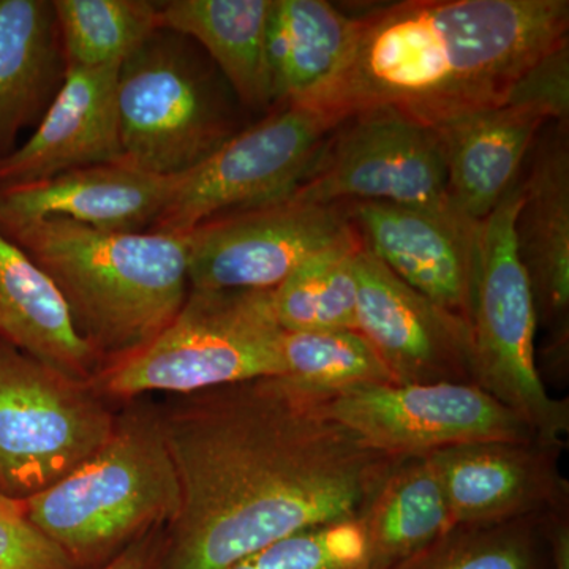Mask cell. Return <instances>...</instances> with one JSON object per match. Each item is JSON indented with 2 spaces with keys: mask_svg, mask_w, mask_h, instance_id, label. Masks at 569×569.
<instances>
[{
  "mask_svg": "<svg viewBox=\"0 0 569 569\" xmlns=\"http://www.w3.org/2000/svg\"><path fill=\"white\" fill-rule=\"evenodd\" d=\"M29 519L78 568L108 563L173 520L179 485L157 407L127 408L102 447L24 501Z\"/></svg>",
  "mask_w": 569,
  "mask_h": 569,
  "instance_id": "obj_4",
  "label": "cell"
},
{
  "mask_svg": "<svg viewBox=\"0 0 569 569\" xmlns=\"http://www.w3.org/2000/svg\"><path fill=\"white\" fill-rule=\"evenodd\" d=\"M236 104L194 41L157 29L119 69L121 163L149 174L187 173L244 129Z\"/></svg>",
  "mask_w": 569,
  "mask_h": 569,
  "instance_id": "obj_6",
  "label": "cell"
},
{
  "mask_svg": "<svg viewBox=\"0 0 569 569\" xmlns=\"http://www.w3.org/2000/svg\"><path fill=\"white\" fill-rule=\"evenodd\" d=\"M0 231L50 276L102 367L148 346L189 295L186 234L110 233L59 217Z\"/></svg>",
  "mask_w": 569,
  "mask_h": 569,
  "instance_id": "obj_3",
  "label": "cell"
},
{
  "mask_svg": "<svg viewBox=\"0 0 569 569\" xmlns=\"http://www.w3.org/2000/svg\"><path fill=\"white\" fill-rule=\"evenodd\" d=\"M522 181L478 224L470 321L475 385L509 408L542 443L565 448L568 400L553 399L539 376L538 318L516 242Z\"/></svg>",
  "mask_w": 569,
  "mask_h": 569,
  "instance_id": "obj_7",
  "label": "cell"
},
{
  "mask_svg": "<svg viewBox=\"0 0 569 569\" xmlns=\"http://www.w3.org/2000/svg\"><path fill=\"white\" fill-rule=\"evenodd\" d=\"M370 569H388L456 527L447 497L427 458L391 468L359 516Z\"/></svg>",
  "mask_w": 569,
  "mask_h": 569,
  "instance_id": "obj_24",
  "label": "cell"
},
{
  "mask_svg": "<svg viewBox=\"0 0 569 569\" xmlns=\"http://www.w3.org/2000/svg\"><path fill=\"white\" fill-rule=\"evenodd\" d=\"M290 198L310 204L359 201L456 211L436 132L388 110L359 112L340 122Z\"/></svg>",
  "mask_w": 569,
  "mask_h": 569,
  "instance_id": "obj_10",
  "label": "cell"
},
{
  "mask_svg": "<svg viewBox=\"0 0 569 569\" xmlns=\"http://www.w3.org/2000/svg\"><path fill=\"white\" fill-rule=\"evenodd\" d=\"M163 530L156 529L127 546L108 563L97 569H159L162 556Z\"/></svg>",
  "mask_w": 569,
  "mask_h": 569,
  "instance_id": "obj_32",
  "label": "cell"
},
{
  "mask_svg": "<svg viewBox=\"0 0 569 569\" xmlns=\"http://www.w3.org/2000/svg\"><path fill=\"white\" fill-rule=\"evenodd\" d=\"M546 123L535 112L505 103L430 127L440 141L456 211L475 223L488 219L519 181Z\"/></svg>",
  "mask_w": 569,
  "mask_h": 569,
  "instance_id": "obj_19",
  "label": "cell"
},
{
  "mask_svg": "<svg viewBox=\"0 0 569 569\" xmlns=\"http://www.w3.org/2000/svg\"><path fill=\"white\" fill-rule=\"evenodd\" d=\"M518 252L546 331V361L567 372L569 353V142L568 122L546 134L522 181L516 219Z\"/></svg>",
  "mask_w": 569,
  "mask_h": 569,
  "instance_id": "obj_16",
  "label": "cell"
},
{
  "mask_svg": "<svg viewBox=\"0 0 569 569\" xmlns=\"http://www.w3.org/2000/svg\"><path fill=\"white\" fill-rule=\"evenodd\" d=\"M116 417L88 383L0 339V493L29 500L91 458Z\"/></svg>",
  "mask_w": 569,
  "mask_h": 569,
  "instance_id": "obj_8",
  "label": "cell"
},
{
  "mask_svg": "<svg viewBox=\"0 0 569 569\" xmlns=\"http://www.w3.org/2000/svg\"><path fill=\"white\" fill-rule=\"evenodd\" d=\"M0 339L80 383L91 385L102 369L50 276L2 231Z\"/></svg>",
  "mask_w": 569,
  "mask_h": 569,
  "instance_id": "obj_20",
  "label": "cell"
},
{
  "mask_svg": "<svg viewBox=\"0 0 569 569\" xmlns=\"http://www.w3.org/2000/svg\"><path fill=\"white\" fill-rule=\"evenodd\" d=\"M339 122L305 104L272 108L200 164L179 174L149 231L189 234L224 213L276 203L295 192Z\"/></svg>",
  "mask_w": 569,
  "mask_h": 569,
  "instance_id": "obj_9",
  "label": "cell"
},
{
  "mask_svg": "<svg viewBox=\"0 0 569 569\" xmlns=\"http://www.w3.org/2000/svg\"><path fill=\"white\" fill-rule=\"evenodd\" d=\"M67 67L122 63L159 29V2L52 0Z\"/></svg>",
  "mask_w": 569,
  "mask_h": 569,
  "instance_id": "obj_26",
  "label": "cell"
},
{
  "mask_svg": "<svg viewBox=\"0 0 569 569\" xmlns=\"http://www.w3.org/2000/svg\"><path fill=\"white\" fill-rule=\"evenodd\" d=\"M272 290H193L148 346L102 367L91 387L132 400L283 377L282 339Z\"/></svg>",
  "mask_w": 569,
  "mask_h": 569,
  "instance_id": "obj_5",
  "label": "cell"
},
{
  "mask_svg": "<svg viewBox=\"0 0 569 569\" xmlns=\"http://www.w3.org/2000/svg\"><path fill=\"white\" fill-rule=\"evenodd\" d=\"M272 0H168L159 28L194 41L222 73L242 108L272 110L266 29Z\"/></svg>",
  "mask_w": 569,
  "mask_h": 569,
  "instance_id": "obj_22",
  "label": "cell"
},
{
  "mask_svg": "<svg viewBox=\"0 0 569 569\" xmlns=\"http://www.w3.org/2000/svg\"><path fill=\"white\" fill-rule=\"evenodd\" d=\"M358 332L397 385H475L470 321L419 293L362 246L356 254Z\"/></svg>",
  "mask_w": 569,
  "mask_h": 569,
  "instance_id": "obj_13",
  "label": "cell"
},
{
  "mask_svg": "<svg viewBox=\"0 0 569 569\" xmlns=\"http://www.w3.org/2000/svg\"><path fill=\"white\" fill-rule=\"evenodd\" d=\"M505 103L535 112L546 122H568L569 44L550 51L527 70Z\"/></svg>",
  "mask_w": 569,
  "mask_h": 569,
  "instance_id": "obj_31",
  "label": "cell"
},
{
  "mask_svg": "<svg viewBox=\"0 0 569 569\" xmlns=\"http://www.w3.org/2000/svg\"><path fill=\"white\" fill-rule=\"evenodd\" d=\"M173 397L157 408L179 485L159 569H228L284 538L359 519L400 460L284 377Z\"/></svg>",
  "mask_w": 569,
  "mask_h": 569,
  "instance_id": "obj_1",
  "label": "cell"
},
{
  "mask_svg": "<svg viewBox=\"0 0 569 569\" xmlns=\"http://www.w3.org/2000/svg\"><path fill=\"white\" fill-rule=\"evenodd\" d=\"M119 69L121 63L67 67L61 88L29 140L0 160V190L80 168L121 163Z\"/></svg>",
  "mask_w": 569,
  "mask_h": 569,
  "instance_id": "obj_17",
  "label": "cell"
},
{
  "mask_svg": "<svg viewBox=\"0 0 569 569\" xmlns=\"http://www.w3.org/2000/svg\"><path fill=\"white\" fill-rule=\"evenodd\" d=\"M565 448L531 441H488L426 456L456 526H493L568 508L560 473Z\"/></svg>",
  "mask_w": 569,
  "mask_h": 569,
  "instance_id": "obj_14",
  "label": "cell"
},
{
  "mask_svg": "<svg viewBox=\"0 0 569 569\" xmlns=\"http://www.w3.org/2000/svg\"><path fill=\"white\" fill-rule=\"evenodd\" d=\"M353 230L343 204L293 198L224 213L194 228L189 241L193 290H276L299 264Z\"/></svg>",
  "mask_w": 569,
  "mask_h": 569,
  "instance_id": "obj_12",
  "label": "cell"
},
{
  "mask_svg": "<svg viewBox=\"0 0 569 569\" xmlns=\"http://www.w3.org/2000/svg\"><path fill=\"white\" fill-rule=\"evenodd\" d=\"M355 228L307 258L276 290L272 306L284 332L358 331Z\"/></svg>",
  "mask_w": 569,
  "mask_h": 569,
  "instance_id": "obj_25",
  "label": "cell"
},
{
  "mask_svg": "<svg viewBox=\"0 0 569 569\" xmlns=\"http://www.w3.org/2000/svg\"><path fill=\"white\" fill-rule=\"evenodd\" d=\"M545 519L456 526L388 569H553Z\"/></svg>",
  "mask_w": 569,
  "mask_h": 569,
  "instance_id": "obj_27",
  "label": "cell"
},
{
  "mask_svg": "<svg viewBox=\"0 0 569 569\" xmlns=\"http://www.w3.org/2000/svg\"><path fill=\"white\" fill-rule=\"evenodd\" d=\"M0 569H80L29 519L26 503L0 493Z\"/></svg>",
  "mask_w": 569,
  "mask_h": 569,
  "instance_id": "obj_30",
  "label": "cell"
},
{
  "mask_svg": "<svg viewBox=\"0 0 569 569\" xmlns=\"http://www.w3.org/2000/svg\"><path fill=\"white\" fill-rule=\"evenodd\" d=\"M323 400L329 417L367 447L397 459L462 445L538 440L522 419L477 385H367Z\"/></svg>",
  "mask_w": 569,
  "mask_h": 569,
  "instance_id": "obj_11",
  "label": "cell"
},
{
  "mask_svg": "<svg viewBox=\"0 0 569 569\" xmlns=\"http://www.w3.org/2000/svg\"><path fill=\"white\" fill-rule=\"evenodd\" d=\"M346 61L309 102L337 122L388 110L436 127L507 102L568 43V0H407L353 18Z\"/></svg>",
  "mask_w": 569,
  "mask_h": 569,
  "instance_id": "obj_2",
  "label": "cell"
},
{
  "mask_svg": "<svg viewBox=\"0 0 569 569\" xmlns=\"http://www.w3.org/2000/svg\"><path fill=\"white\" fill-rule=\"evenodd\" d=\"M282 361L284 378L323 397L367 385H397L358 331L283 332Z\"/></svg>",
  "mask_w": 569,
  "mask_h": 569,
  "instance_id": "obj_28",
  "label": "cell"
},
{
  "mask_svg": "<svg viewBox=\"0 0 569 569\" xmlns=\"http://www.w3.org/2000/svg\"><path fill=\"white\" fill-rule=\"evenodd\" d=\"M178 176L123 163L96 164L0 190V228L59 219L110 233L149 231L170 203Z\"/></svg>",
  "mask_w": 569,
  "mask_h": 569,
  "instance_id": "obj_18",
  "label": "cell"
},
{
  "mask_svg": "<svg viewBox=\"0 0 569 569\" xmlns=\"http://www.w3.org/2000/svg\"><path fill=\"white\" fill-rule=\"evenodd\" d=\"M362 246L402 282L470 317L478 224L456 211L346 203Z\"/></svg>",
  "mask_w": 569,
  "mask_h": 569,
  "instance_id": "obj_15",
  "label": "cell"
},
{
  "mask_svg": "<svg viewBox=\"0 0 569 569\" xmlns=\"http://www.w3.org/2000/svg\"><path fill=\"white\" fill-rule=\"evenodd\" d=\"M355 21L325 0H272L266 29L272 108L323 91L346 61Z\"/></svg>",
  "mask_w": 569,
  "mask_h": 569,
  "instance_id": "obj_23",
  "label": "cell"
},
{
  "mask_svg": "<svg viewBox=\"0 0 569 569\" xmlns=\"http://www.w3.org/2000/svg\"><path fill=\"white\" fill-rule=\"evenodd\" d=\"M228 569H370L361 520L284 538Z\"/></svg>",
  "mask_w": 569,
  "mask_h": 569,
  "instance_id": "obj_29",
  "label": "cell"
},
{
  "mask_svg": "<svg viewBox=\"0 0 569 569\" xmlns=\"http://www.w3.org/2000/svg\"><path fill=\"white\" fill-rule=\"evenodd\" d=\"M66 71L52 0H0V160L43 118Z\"/></svg>",
  "mask_w": 569,
  "mask_h": 569,
  "instance_id": "obj_21",
  "label": "cell"
}]
</instances>
